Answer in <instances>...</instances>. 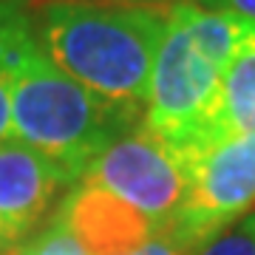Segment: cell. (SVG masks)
I'll return each instance as SVG.
<instances>
[{
    "label": "cell",
    "mask_w": 255,
    "mask_h": 255,
    "mask_svg": "<svg viewBox=\"0 0 255 255\" xmlns=\"http://www.w3.org/2000/svg\"><path fill=\"white\" fill-rule=\"evenodd\" d=\"M219 130L255 136V20L250 17H244L238 43L224 71L219 111L210 133H219Z\"/></svg>",
    "instance_id": "cell-8"
},
{
    "label": "cell",
    "mask_w": 255,
    "mask_h": 255,
    "mask_svg": "<svg viewBox=\"0 0 255 255\" xmlns=\"http://www.w3.org/2000/svg\"><path fill=\"white\" fill-rule=\"evenodd\" d=\"M119 3H179V0H119Z\"/></svg>",
    "instance_id": "cell-14"
},
{
    "label": "cell",
    "mask_w": 255,
    "mask_h": 255,
    "mask_svg": "<svg viewBox=\"0 0 255 255\" xmlns=\"http://www.w3.org/2000/svg\"><path fill=\"white\" fill-rule=\"evenodd\" d=\"M196 255H255V213L216 233L196 250Z\"/></svg>",
    "instance_id": "cell-9"
},
{
    "label": "cell",
    "mask_w": 255,
    "mask_h": 255,
    "mask_svg": "<svg viewBox=\"0 0 255 255\" xmlns=\"http://www.w3.org/2000/svg\"><path fill=\"white\" fill-rule=\"evenodd\" d=\"M128 255H196V253L176 236L173 230H159V233H153L147 238L145 244H139L133 253Z\"/></svg>",
    "instance_id": "cell-11"
},
{
    "label": "cell",
    "mask_w": 255,
    "mask_h": 255,
    "mask_svg": "<svg viewBox=\"0 0 255 255\" xmlns=\"http://www.w3.org/2000/svg\"><path fill=\"white\" fill-rule=\"evenodd\" d=\"M244 17L224 9L173 3L145 100V125L179 150L210 133L221 82Z\"/></svg>",
    "instance_id": "cell-3"
},
{
    "label": "cell",
    "mask_w": 255,
    "mask_h": 255,
    "mask_svg": "<svg viewBox=\"0 0 255 255\" xmlns=\"http://www.w3.org/2000/svg\"><path fill=\"white\" fill-rule=\"evenodd\" d=\"M80 182L97 184L130 204L156 230H170L187 196V162L179 147L142 119L94 159Z\"/></svg>",
    "instance_id": "cell-5"
},
{
    "label": "cell",
    "mask_w": 255,
    "mask_h": 255,
    "mask_svg": "<svg viewBox=\"0 0 255 255\" xmlns=\"http://www.w3.org/2000/svg\"><path fill=\"white\" fill-rule=\"evenodd\" d=\"M0 68L11 88V136L48 156L74 182L142 122V108L102 100L51 63L17 0H0Z\"/></svg>",
    "instance_id": "cell-1"
},
{
    "label": "cell",
    "mask_w": 255,
    "mask_h": 255,
    "mask_svg": "<svg viewBox=\"0 0 255 255\" xmlns=\"http://www.w3.org/2000/svg\"><path fill=\"white\" fill-rule=\"evenodd\" d=\"M213 9H224L233 14H244V17L255 20V0H207Z\"/></svg>",
    "instance_id": "cell-13"
},
{
    "label": "cell",
    "mask_w": 255,
    "mask_h": 255,
    "mask_svg": "<svg viewBox=\"0 0 255 255\" xmlns=\"http://www.w3.org/2000/svg\"><path fill=\"white\" fill-rule=\"evenodd\" d=\"M74 179L40 150L11 136L0 142V250H20L54 213Z\"/></svg>",
    "instance_id": "cell-6"
},
{
    "label": "cell",
    "mask_w": 255,
    "mask_h": 255,
    "mask_svg": "<svg viewBox=\"0 0 255 255\" xmlns=\"http://www.w3.org/2000/svg\"><path fill=\"white\" fill-rule=\"evenodd\" d=\"M173 3L37 0L31 26L40 48L97 97L142 108Z\"/></svg>",
    "instance_id": "cell-2"
},
{
    "label": "cell",
    "mask_w": 255,
    "mask_h": 255,
    "mask_svg": "<svg viewBox=\"0 0 255 255\" xmlns=\"http://www.w3.org/2000/svg\"><path fill=\"white\" fill-rule=\"evenodd\" d=\"M11 139V88L9 77L0 68V142Z\"/></svg>",
    "instance_id": "cell-12"
},
{
    "label": "cell",
    "mask_w": 255,
    "mask_h": 255,
    "mask_svg": "<svg viewBox=\"0 0 255 255\" xmlns=\"http://www.w3.org/2000/svg\"><path fill=\"white\" fill-rule=\"evenodd\" d=\"M20 253V250H11V253H9V250H0V255H17Z\"/></svg>",
    "instance_id": "cell-15"
},
{
    "label": "cell",
    "mask_w": 255,
    "mask_h": 255,
    "mask_svg": "<svg viewBox=\"0 0 255 255\" xmlns=\"http://www.w3.org/2000/svg\"><path fill=\"white\" fill-rule=\"evenodd\" d=\"M54 219L85 255H128L159 233L139 210L88 182L74 184Z\"/></svg>",
    "instance_id": "cell-7"
},
{
    "label": "cell",
    "mask_w": 255,
    "mask_h": 255,
    "mask_svg": "<svg viewBox=\"0 0 255 255\" xmlns=\"http://www.w3.org/2000/svg\"><path fill=\"white\" fill-rule=\"evenodd\" d=\"M17 255H85V253L68 236V230L54 219L46 230H40L34 238H28L26 244L20 247Z\"/></svg>",
    "instance_id": "cell-10"
},
{
    "label": "cell",
    "mask_w": 255,
    "mask_h": 255,
    "mask_svg": "<svg viewBox=\"0 0 255 255\" xmlns=\"http://www.w3.org/2000/svg\"><path fill=\"white\" fill-rule=\"evenodd\" d=\"M187 196L170 230L193 253L255 207V136L219 130L184 150Z\"/></svg>",
    "instance_id": "cell-4"
}]
</instances>
